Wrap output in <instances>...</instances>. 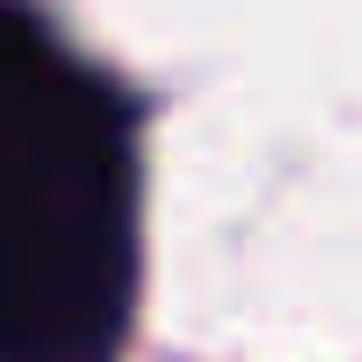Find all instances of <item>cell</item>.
Wrapping results in <instances>:
<instances>
[{"label":"cell","mask_w":362,"mask_h":362,"mask_svg":"<svg viewBox=\"0 0 362 362\" xmlns=\"http://www.w3.org/2000/svg\"><path fill=\"white\" fill-rule=\"evenodd\" d=\"M145 100L37 0H0V362H127Z\"/></svg>","instance_id":"obj_1"}]
</instances>
